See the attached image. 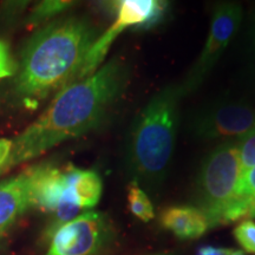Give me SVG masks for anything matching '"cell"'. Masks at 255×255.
Returning <instances> with one entry per match:
<instances>
[{
  "mask_svg": "<svg viewBox=\"0 0 255 255\" xmlns=\"http://www.w3.org/2000/svg\"><path fill=\"white\" fill-rule=\"evenodd\" d=\"M127 81L126 63L113 59L92 75L63 88L40 116L11 139V152L1 171L97 127L126 90Z\"/></svg>",
  "mask_w": 255,
  "mask_h": 255,
  "instance_id": "6da1fadb",
  "label": "cell"
},
{
  "mask_svg": "<svg viewBox=\"0 0 255 255\" xmlns=\"http://www.w3.org/2000/svg\"><path fill=\"white\" fill-rule=\"evenodd\" d=\"M97 39L88 19L68 17L47 24L30 38L21 53L14 94L28 109L78 77L85 57Z\"/></svg>",
  "mask_w": 255,
  "mask_h": 255,
  "instance_id": "7a4b0ae2",
  "label": "cell"
},
{
  "mask_svg": "<svg viewBox=\"0 0 255 255\" xmlns=\"http://www.w3.org/2000/svg\"><path fill=\"white\" fill-rule=\"evenodd\" d=\"M181 84H170L148 102L133 123L127 143V167L132 181L150 189L167 176L178 126Z\"/></svg>",
  "mask_w": 255,
  "mask_h": 255,
  "instance_id": "3957f363",
  "label": "cell"
},
{
  "mask_svg": "<svg viewBox=\"0 0 255 255\" xmlns=\"http://www.w3.org/2000/svg\"><path fill=\"white\" fill-rule=\"evenodd\" d=\"M241 162L238 141H226L203 158L197 173L195 195L210 227L238 221V190Z\"/></svg>",
  "mask_w": 255,
  "mask_h": 255,
  "instance_id": "277c9868",
  "label": "cell"
},
{
  "mask_svg": "<svg viewBox=\"0 0 255 255\" xmlns=\"http://www.w3.org/2000/svg\"><path fill=\"white\" fill-rule=\"evenodd\" d=\"M167 7V2L158 0H122L114 2L116 19L91 46L79 71V78H85L97 71L114 40L124 30L132 26L152 27L162 20Z\"/></svg>",
  "mask_w": 255,
  "mask_h": 255,
  "instance_id": "5b68a950",
  "label": "cell"
},
{
  "mask_svg": "<svg viewBox=\"0 0 255 255\" xmlns=\"http://www.w3.org/2000/svg\"><path fill=\"white\" fill-rule=\"evenodd\" d=\"M111 238L113 228L107 216L85 212L57 229L44 255H100Z\"/></svg>",
  "mask_w": 255,
  "mask_h": 255,
  "instance_id": "8992f818",
  "label": "cell"
},
{
  "mask_svg": "<svg viewBox=\"0 0 255 255\" xmlns=\"http://www.w3.org/2000/svg\"><path fill=\"white\" fill-rule=\"evenodd\" d=\"M241 19L242 7L238 2H222L214 8L205 46L184 82L181 83L184 95L195 91L201 83L205 81L218 63L223 51L227 49L229 43L237 34Z\"/></svg>",
  "mask_w": 255,
  "mask_h": 255,
  "instance_id": "52a82bcc",
  "label": "cell"
},
{
  "mask_svg": "<svg viewBox=\"0 0 255 255\" xmlns=\"http://www.w3.org/2000/svg\"><path fill=\"white\" fill-rule=\"evenodd\" d=\"M188 128L202 141L241 138L255 128V109L241 102H218L197 111Z\"/></svg>",
  "mask_w": 255,
  "mask_h": 255,
  "instance_id": "ba28073f",
  "label": "cell"
},
{
  "mask_svg": "<svg viewBox=\"0 0 255 255\" xmlns=\"http://www.w3.org/2000/svg\"><path fill=\"white\" fill-rule=\"evenodd\" d=\"M31 197L32 208H39L55 213L66 202L68 180L66 170L51 164H39L31 167Z\"/></svg>",
  "mask_w": 255,
  "mask_h": 255,
  "instance_id": "9c48e42d",
  "label": "cell"
},
{
  "mask_svg": "<svg viewBox=\"0 0 255 255\" xmlns=\"http://www.w3.org/2000/svg\"><path fill=\"white\" fill-rule=\"evenodd\" d=\"M31 181L32 170L27 168L18 176L0 183V235L32 208Z\"/></svg>",
  "mask_w": 255,
  "mask_h": 255,
  "instance_id": "30bf717a",
  "label": "cell"
},
{
  "mask_svg": "<svg viewBox=\"0 0 255 255\" xmlns=\"http://www.w3.org/2000/svg\"><path fill=\"white\" fill-rule=\"evenodd\" d=\"M159 222L181 240L199 239L210 228L206 215L193 206L168 207L161 213Z\"/></svg>",
  "mask_w": 255,
  "mask_h": 255,
  "instance_id": "8fae6325",
  "label": "cell"
},
{
  "mask_svg": "<svg viewBox=\"0 0 255 255\" xmlns=\"http://www.w3.org/2000/svg\"><path fill=\"white\" fill-rule=\"evenodd\" d=\"M68 180V194L66 202L77 207L81 210L90 209L100 202L103 182L94 170H84L72 167L65 168Z\"/></svg>",
  "mask_w": 255,
  "mask_h": 255,
  "instance_id": "7c38bea8",
  "label": "cell"
},
{
  "mask_svg": "<svg viewBox=\"0 0 255 255\" xmlns=\"http://www.w3.org/2000/svg\"><path fill=\"white\" fill-rule=\"evenodd\" d=\"M255 216V167L241 177L238 190V220Z\"/></svg>",
  "mask_w": 255,
  "mask_h": 255,
  "instance_id": "4fadbf2b",
  "label": "cell"
},
{
  "mask_svg": "<svg viewBox=\"0 0 255 255\" xmlns=\"http://www.w3.org/2000/svg\"><path fill=\"white\" fill-rule=\"evenodd\" d=\"M128 206L131 214L143 222H149L154 219V207L148 195L141 189L139 184L132 181L127 188Z\"/></svg>",
  "mask_w": 255,
  "mask_h": 255,
  "instance_id": "5bb4252c",
  "label": "cell"
},
{
  "mask_svg": "<svg viewBox=\"0 0 255 255\" xmlns=\"http://www.w3.org/2000/svg\"><path fill=\"white\" fill-rule=\"evenodd\" d=\"M72 1H64V0H47V1H41L32 11L30 21L33 24L45 21L47 19L52 18L53 15L62 13L65 9H68L70 6H72Z\"/></svg>",
  "mask_w": 255,
  "mask_h": 255,
  "instance_id": "9a60e30c",
  "label": "cell"
},
{
  "mask_svg": "<svg viewBox=\"0 0 255 255\" xmlns=\"http://www.w3.org/2000/svg\"><path fill=\"white\" fill-rule=\"evenodd\" d=\"M241 162V177L255 167V128L238 139Z\"/></svg>",
  "mask_w": 255,
  "mask_h": 255,
  "instance_id": "2e32d148",
  "label": "cell"
},
{
  "mask_svg": "<svg viewBox=\"0 0 255 255\" xmlns=\"http://www.w3.org/2000/svg\"><path fill=\"white\" fill-rule=\"evenodd\" d=\"M234 237L239 245L248 253H255V222L244 220L234 229Z\"/></svg>",
  "mask_w": 255,
  "mask_h": 255,
  "instance_id": "e0dca14e",
  "label": "cell"
},
{
  "mask_svg": "<svg viewBox=\"0 0 255 255\" xmlns=\"http://www.w3.org/2000/svg\"><path fill=\"white\" fill-rule=\"evenodd\" d=\"M18 64L9 52V47L5 41L0 40V79L13 77L17 73Z\"/></svg>",
  "mask_w": 255,
  "mask_h": 255,
  "instance_id": "ac0fdd59",
  "label": "cell"
},
{
  "mask_svg": "<svg viewBox=\"0 0 255 255\" xmlns=\"http://www.w3.org/2000/svg\"><path fill=\"white\" fill-rule=\"evenodd\" d=\"M12 148V141L7 138H0V171L7 161Z\"/></svg>",
  "mask_w": 255,
  "mask_h": 255,
  "instance_id": "d6986e66",
  "label": "cell"
},
{
  "mask_svg": "<svg viewBox=\"0 0 255 255\" xmlns=\"http://www.w3.org/2000/svg\"><path fill=\"white\" fill-rule=\"evenodd\" d=\"M232 250H226V248H218L213 246H205L200 248L197 255H231Z\"/></svg>",
  "mask_w": 255,
  "mask_h": 255,
  "instance_id": "ffe728a7",
  "label": "cell"
},
{
  "mask_svg": "<svg viewBox=\"0 0 255 255\" xmlns=\"http://www.w3.org/2000/svg\"><path fill=\"white\" fill-rule=\"evenodd\" d=\"M231 255H245L242 252L240 251H232V254Z\"/></svg>",
  "mask_w": 255,
  "mask_h": 255,
  "instance_id": "44dd1931",
  "label": "cell"
},
{
  "mask_svg": "<svg viewBox=\"0 0 255 255\" xmlns=\"http://www.w3.org/2000/svg\"><path fill=\"white\" fill-rule=\"evenodd\" d=\"M254 44H255V26H254Z\"/></svg>",
  "mask_w": 255,
  "mask_h": 255,
  "instance_id": "7402d4cb",
  "label": "cell"
},
{
  "mask_svg": "<svg viewBox=\"0 0 255 255\" xmlns=\"http://www.w3.org/2000/svg\"><path fill=\"white\" fill-rule=\"evenodd\" d=\"M159 255H167V254H159Z\"/></svg>",
  "mask_w": 255,
  "mask_h": 255,
  "instance_id": "603a6c76",
  "label": "cell"
}]
</instances>
